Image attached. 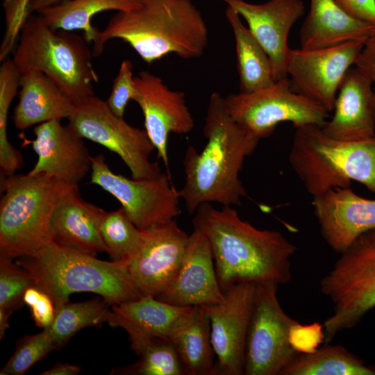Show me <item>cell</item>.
<instances>
[{"mask_svg": "<svg viewBox=\"0 0 375 375\" xmlns=\"http://www.w3.org/2000/svg\"><path fill=\"white\" fill-rule=\"evenodd\" d=\"M168 339L186 375H216L210 321L205 306H192L174 325Z\"/></svg>", "mask_w": 375, "mask_h": 375, "instance_id": "obj_25", "label": "cell"}, {"mask_svg": "<svg viewBox=\"0 0 375 375\" xmlns=\"http://www.w3.org/2000/svg\"><path fill=\"white\" fill-rule=\"evenodd\" d=\"M192 306H177L151 295L113 305L109 315L128 321L148 333L169 340L170 331Z\"/></svg>", "mask_w": 375, "mask_h": 375, "instance_id": "obj_29", "label": "cell"}, {"mask_svg": "<svg viewBox=\"0 0 375 375\" xmlns=\"http://www.w3.org/2000/svg\"><path fill=\"white\" fill-rule=\"evenodd\" d=\"M33 285L28 272L12 260L0 257V308L10 314L20 308L26 290Z\"/></svg>", "mask_w": 375, "mask_h": 375, "instance_id": "obj_35", "label": "cell"}, {"mask_svg": "<svg viewBox=\"0 0 375 375\" xmlns=\"http://www.w3.org/2000/svg\"><path fill=\"white\" fill-rule=\"evenodd\" d=\"M364 43L351 41L315 49L289 48L286 72L292 90L332 111L340 85Z\"/></svg>", "mask_w": 375, "mask_h": 375, "instance_id": "obj_13", "label": "cell"}, {"mask_svg": "<svg viewBox=\"0 0 375 375\" xmlns=\"http://www.w3.org/2000/svg\"><path fill=\"white\" fill-rule=\"evenodd\" d=\"M19 101L12 115L15 126L25 130L34 125L68 119L74 103L49 76L38 71L21 73Z\"/></svg>", "mask_w": 375, "mask_h": 375, "instance_id": "obj_24", "label": "cell"}, {"mask_svg": "<svg viewBox=\"0 0 375 375\" xmlns=\"http://www.w3.org/2000/svg\"><path fill=\"white\" fill-rule=\"evenodd\" d=\"M10 313L0 308V339H3L6 329L9 328L8 319Z\"/></svg>", "mask_w": 375, "mask_h": 375, "instance_id": "obj_44", "label": "cell"}, {"mask_svg": "<svg viewBox=\"0 0 375 375\" xmlns=\"http://www.w3.org/2000/svg\"><path fill=\"white\" fill-rule=\"evenodd\" d=\"M85 42L70 31L53 29L42 15L33 13L22 30L12 60L21 73L46 74L75 103L94 95L93 85L99 81L93 53Z\"/></svg>", "mask_w": 375, "mask_h": 375, "instance_id": "obj_7", "label": "cell"}, {"mask_svg": "<svg viewBox=\"0 0 375 375\" xmlns=\"http://www.w3.org/2000/svg\"><path fill=\"white\" fill-rule=\"evenodd\" d=\"M169 176L161 172L149 178L130 179L114 173L102 154L92 157L90 183L116 198L129 219L141 231L179 216L178 190Z\"/></svg>", "mask_w": 375, "mask_h": 375, "instance_id": "obj_12", "label": "cell"}, {"mask_svg": "<svg viewBox=\"0 0 375 375\" xmlns=\"http://www.w3.org/2000/svg\"><path fill=\"white\" fill-rule=\"evenodd\" d=\"M324 326L319 323L302 325L299 322L293 324L289 339L292 347L299 353H312L324 342Z\"/></svg>", "mask_w": 375, "mask_h": 375, "instance_id": "obj_39", "label": "cell"}, {"mask_svg": "<svg viewBox=\"0 0 375 375\" xmlns=\"http://www.w3.org/2000/svg\"><path fill=\"white\" fill-rule=\"evenodd\" d=\"M142 232L140 249L124 262L140 294L158 298L169 286L181 267L190 235L178 226L175 219Z\"/></svg>", "mask_w": 375, "mask_h": 375, "instance_id": "obj_15", "label": "cell"}, {"mask_svg": "<svg viewBox=\"0 0 375 375\" xmlns=\"http://www.w3.org/2000/svg\"><path fill=\"white\" fill-rule=\"evenodd\" d=\"M0 67V167L4 176L15 174L24 164L21 153L9 142L7 133L8 111L19 88L21 72L12 58Z\"/></svg>", "mask_w": 375, "mask_h": 375, "instance_id": "obj_32", "label": "cell"}, {"mask_svg": "<svg viewBox=\"0 0 375 375\" xmlns=\"http://www.w3.org/2000/svg\"><path fill=\"white\" fill-rule=\"evenodd\" d=\"M81 372L80 366L68 363L57 362L51 369L42 372V375H76Z\"/></svg>", "mask_w": 375, "mask_h": 375, "instance_id": "obj_42", "label": "cell"}, {"mask_svg": "<svg viewBox=\"0 0 375 375\" xmlns=\"http://www.w3.org/2000/svg\"><path fill=\"white\" fill-rule=\"evenodd\" d=\"M67 119L83 139L117 154L128 167L132 178H149L161 172L158 163L150 161L156 148L147 131L116 115L106 101L94 95L81 100L74 103L73 113Z\"/></svg>", "mask_w": 375, "mask_h": 375, "instance_id": "obj_10", "label": "cell"}, {"mask_svg": "<svg viewBox=\"0 0 375 375\" xmlns=\"http://www.w3.org/2000/svg\"><path fill=\"white\" fill-rule=\"evenodd\" d=\"M352 16L375 26V0H334Z\"/></svg>", "mask_w": 375, "mask_h": 375, "instance_id": "obj_41", "label": "cell"}, {"mask_svg": "<svg viewBox=\"0 0 375 375\" xmlns=\"http://www.w3.org/2000/svg\"><path fill=\"white\" fill-rule=\"evenodd\" d=\"M221 1L245 20L269 58L275 81L287 78L288 39L292 27L304 14L303 1L269 0L255 4L244 0Z\"/></svg>", "mask_w": 375, "mask_h": 375, "instance_id": "obj_18", "label": "cell"}, {"mask_svg": "<svg viewBox=\"0 0 375 375\" xmlns=\"http://www.w3.org/2000/svg\"><path fill=\"white\" fill-rule=\"evenodd\" d=\"M281 375H375V368L340 345L326 344L312 353H300Z\"/></svg>", "mask_w": 375, "mask_h": 375, "instance_id": "obj_30", "label": "cell"}, {"mask_svg": "<svg viewBox=\"0 0 375 375\" xmlns=\"http://www.w3.org/2000/svg\"><path fill=\"white\" fill-rule=\"evenodd\" d=\"M133 100L140 106L144 126L151 142L166 167H169L167 141L170 133L187 134L194 121L182 91L169 89L158 76L142 71L134 76Z\"/></svg>", "mask_w": 375, "mask_h": 375, "instance_id": "obj_16", "label": "cell"}, {"mask_svg": "<svg viewBox=\"0 0 375 375\" xmlns=\"http://www.w3.org/2000/svg\"><path fill=\"white\" fill-rule=\"evenodd\" d=\"M234 35L240 92H251L274 82L269 58L240 15L228 6L225 12Z\"/></svg>", "mask_w": 375, "mask_h": 375, "instance_id": "obj_27", "label": "cell"}, {"mask_svg": "<svg viewBox=\"0 0 375 375\" xmlns=\"http://www.w3.org/2000/svg\"><path fill=\"white\" fill-rule=\"evenodd\" d=\"M56 347L47 329L26 335L17 342L15 351L0 371L1 375H22Z\"/></svg>", "mask_w": 375, "mask_h": 375, "instance_id": "obj_34", "label": "cell"}, {"mask_svg": "<svg viewBox=\"0 0 375 375\" xmlns=\"http://www.w3.org/2000/svg\"><path fill=\"white\" fill-rule=\"evenodd\" d=\"M159 300L177 306H208L223 301L210 242L193 228L181 267Z\"/></svg>", "mask_w": 375, "mask_h": 375, "instance_id": "obj_20", "label": "cell"}, {"mask_svg": "<svg viewBox=\"0 0 375 375\" xmlns=\"http://www.w3.org/2000/svg\"><path fill=\"white\" fill-rule=\"evenodd\" d=\"M23 301L30 307L32 318L37 326L44 329L51 326L56 310L47 294L36 286H31L26 290Z\"/></svg>", "mask_w": 375, "mask_h": 375, "instance_id": "obj_38", "label": "cell"}, {"mask_svg": "<svg viewBox=\"0 0 375 375\" xmlns=\"http://www.w3.org/2000/svg\"><path fill=\"white\" fill-rule=\"evenodd\" d=\"M312 205L324 240L339 254L359 236L375 229V199L358 195L351 187L313 197Z\"/></svg>", "mask_w": 375, "mask_h": 375, "instance_id": "obj_17", "label": "cell"}, {"mask_svg": "<svg viewBox=\"0 0 375 375\" xmlns=\"http://www.w3.org/2000/svg\"><path fill=\"white\" fill-rule=\"evenodd\" d=\"M203 135V149L198 152L189 146L183 160L185 183L178 195L190 214L206 203L241 204L247 192L239 174L259 142L231 117L224 97L217 92L209 98Z\"/></svg>", "mask_w": 375, "mask_h": 375, "instance_id": "obj_2", "label": "cell"}, {"mask_svg": "<svg viewBox=\"0 0 375 375\" xmlns=\"http://www.w3.org/2000/svg\"><path fill=\"white\" fill-rule=\"evenodd\" d=\"M141 0H67L38 12L55 30H83L87 42L96 39L98 30L92 24V17L101 12H128L139 8Z\"/></svg>", "mask_w": 375, "mask_h": 375, "instance_id": "obj_28", "label": "cell"}, {"mask_svg": "<svg viewBox=\"0 0 375 375\" xmlns=\"http://www.w3.org/2000/svg\"><path fill=\"white\" fill-rule=\"evenodd\" d=\"M320 291L333 303L324 322V343L350 329L375 307V229L359 236L320 281Z\"/></svg>", "mask_w": 375, "mask_h": 375, "instance_id": "obj_8", "label": "cell"}, {"mask_svg": "<svg viewBox=\"0 0 375 375\" xmlns=\"http://www.w3.org/2000/svg\"><path fill=\"white\" fill-rule=\"evenodd\" d=\"M61 120L37 125L35 138L27 141L38 155V160L28 174H43L71 185H78L91 170L92 157L83 138Z\"/></svg>", "mask_w": 375, "mask_h": 375, "instance_id": "obj_19", "label": "cell"}, {"mask_svg": "<svg viewBox=\"0 0 375 375\" xmlns=\"http://www.w3.org/2000/svg\"><path fill=\"white\" fill-rule=\"evenodd\" d=\"M278 287L274 283L256 284L246 340L245 375H281L301 353L289 339L290 328L297 321L281 307Z\"/></svg>", "mask_w": 375, "mask_h": 375, "instance_id": "obj_11", "label": "cell"}, {"mask_svg": "<svg viewBox=\"0 0 375 375\" xmlns=\"http://www.w3.org/2000/svg\"><path fill=\"white\" fill-rule=\"evenodd\" d=\"M355 65L362 70L373 84L374 113L375 117V29L365 42L364 47L358 56Z\"/></svg>", "mask_w": 375, "mask_h": 375, "instance_id": "obj_40", "label": "cell"}, {"mask_svg": "<svg viewBox=\"0 0 375 375\" xmlns=\"http://www.w3.org/2000/svg\"><path fill=\"white\" fill-rule=\"evenodd\" d=\"M107 322L128 334L131 347L139 359L134 363L112 370L110 374L186 375L174 345L167 340L151 335L136 325L108 315Z\"/></svg>", "mask_w": 375, "mask_h": 375, "instance_id": "obj_26", "label": "cell"}, {"mask_svg": "<svg viewBox=\"0 0 375 375\" xmlns=\"http://www.w3.org/2000/svg\"><path fill=\"white\" fill-rule=\"evenodd\" d=\"M256 284L235 283L223 291L220 303L203 306L210 321L216 375L244 374L247 335L253 312Z\"/></svg>", "mask_w": 375, "mask_h": 375, "instance_id": "obj_14", "label": "cell"}, {"mask_svg": "<svg viewBox=\"0 0 375 375\" xmlns=\"http://www.w3.org/2000/svg\"><path fill=\"white\" fill-rule=\"evenodd\" d=\"M224 100L235 122L259 140L272 135L281 122H289L294 128L322 127L328 117L322 106L294 92L288 77L251 92L231 94Z\"/></svg>", "mask_w": 375, "mask_h": 375, "instance_id": "obj_9", "label": "cell"}, {"mask_svg": "<svg viewBox=\"0 0 375 375\" xmlns=\"http://www.w3.org/2000/svg\"><path fill=\"white\" fill-rule=\"evenodd\" d=\"M134 10L117 12L94 41L93 56L118 38L151 64L169 54L183 59L201 57L208 43L206 23L191 0H141Z\"/></svg>", "mask_w": 375, "mask_h": 375, "instance_id": "obj_3", "label": "cell"}, {"mask_svg": "<svg viewBox=\"0 0 375 375\" xmlns=\"http://www.w3.org/2000/svg\"><path fill=\"white\" fill-rule=\"evenodd\" d=\"M374 29L375 26L352 16L334 0H310L299 32L301 48L315 49L351 41L365 42Z\"/></svg>", "mask_w": 375, "mask_h": 375, "instance_id": "obj_23", "label": "cell"}, {"mask_svg": "<svg viewBox=\"0 0 375 375\" xmlns=\"http://www.w3.org/2000/svg\"><path fill=\"white\" fill-rule=\"evenodd\" d=\"M194 213L193 228L210 242L222 291L240 282L279 285L290 281V260L297 247L280 231L255 227L231 206L217 209L206 203Z\"/></svg>", "mask_w": 375, "mask_h": 375, "instance_id": "obj_1", "label": "cell"}, {"mask_svg": "<svg viewBox=\"0 0 375 375\" xmlns=\"http://www.w3.org/2000/svg\"><path fill=\"white\" fill-rule=\"evenodd\" d=\"M131 60L122 62L117 75L113 80L111 93L106 101L110 110L116 115L124 117L129 100L135 95L136 88Z\"/></svg>", "mask_w": 375, "mask_h": 375, "instance_id": "obj_37", "label": "cell"}, {"mask_svg": "<svg viewBox=\"0 0 375 375\" xmlns=\"http://www.w3.org/2000/svg\"><path fill=\"white\" fill-rule=\"evenodd\" d=\"M103 298L64 304L56 310L53 322L46 328L56 349L62 347L78 331L107 322L110 312Z\"/></svg>", "mask_w": 375, "mask_h": 375, "instance_id": "obj_31", "label": "cell"}, {"mask_svg": "<svg viewBox=\"0 0 375 375\" xmlns=\"http://www.w3.org/2000/svg\"><path fill=\"white\" fill-rule=\"evenodd\" d=\"M72 186L43 174L1 176L0 257L28 256L51 242L53 212Z\"/></svg>", "mask_w": 375, "mask_h": 375, "instance_id": "obj_6", "label": "cell"}, {"mask_svg": "<svg viewBox=\"0 0 375 375\" xmlns=\"http://www.w3.org/2000/svg\"><path fill=\"white\" fill-rule=\"evenodd\" d=\"M295 128L288 161L310 195L351 187L353 181L375 194V135L341 141L317 125Z\"/></svg>", "mask_w": 375, "mask_h": 375, "instance_id": "obj_5", "label": "cell"}, {"mask_svg": "<svg viewBox=\"0 0 375 375\" xmlns=\"http://www.w3.org/2000/svg\"><path fill=\"white\" fill-rule=\"evenodd\" d=\"M67 0H31L29 11L31 14L39 12L48 7L56 5Z\"/></svg>", "mask_w": 375, "mask_h": 375, "instance_id": "obj_43", "label": "cell"}, {"mask_svg": "<svg viewBox=\"0 0 375 375\" xmlns=\"http://www.w3.org/2000/svg\"><path fill=\"white\" fill-rule=\"evenodd\" d=\"M107 253L113 261H127L140 249L143 232L127 217L122 208L107 212L101 226Z\"/></svg>", "mask_w": 375, "mask_h": 375, "instance_id": "obj_33", "label": "cell"}, {"mask_svg": "<svg viewBox=\"0 0 375 375\" xmlns=\"http://www.w3.org/2000/svg\"><path fill=\"white\" fill-rule=\"evenodd\" d=\"M373 84L360 68H350L337 93L333 115L321 127L328 137L358 141L375 135Z\"/></svg>", "mask_w": 375, "mask_h": 375, "instance_id": "obj_21", "label": "cell"}, {"mask_svg": "<svg viewBox=\"0 0 375 375\" xmlns=\"http://www.w3.org/2000/svg\"><path fill=\"white\" fill-rule=\"evenodd\" d=\"M31 0H3L6 30L0 45V61L6 60L13 50L22 30L31 15L29 11Z\"/></svg>", "mask_w": 375, "mask_h": 375, "instance_id": "obj_36", "label": "cell"}, {"mask_svg": "<svg viewBox=\"0 0 375 375\" xmlns=\"http://www.w3.org/2000/svg\"><path fill=\"white\" fill-rule=\"evenodd\" d=\"M103 208L84 201L78 185L71 187L56 206L50 222L53 242L95 256L108 251L101 235L106 215Z\"/></svg>", "mask_w": 375, "mask_h": 375, "instance_id": "obj_22", "label": "cell"}, {"mask_svg": "<svg viewBox=\"0 0 375 375\" xmlns=\"http://www.w3.org/2000/svg\"><path fill=\"white\" fill-rule=\"evenodd\" d=\"M15 262L29 273L35 286L49 296L55 310L69 302L74 292L97 294L111 306L142 297L125 262L101 260L53 241Z\"/></svg>", "mask_w": 375, "mask_h": 375, "instance_id": "obj_4", "label": "cell"}]
</instances>
